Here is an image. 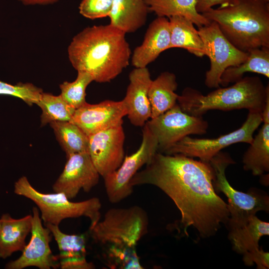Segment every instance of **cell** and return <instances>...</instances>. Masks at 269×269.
Returning a JSON list of instances; mask_svg holds the SVG:
<instances>
[{"label":"cell","instance_id":"cell-30","mask_svg":"<svg viewBox=\"0 0 269 269\" xmlns=\"http://www.w3.org/2000/svg\"><path fill=\"white\" fill-rule=\"evenodd\" d=\"M42 93L41 88L30 83L11 85L0 81V95L19 98L29 106L36 104Z\"/></svg>","mask_w":269,"mask_h":269},{"label":"cell","instance_id":"cell-14","mask_svg":"<svg viewBox=\"0 0 269 269\" xmlns=\"http://www.w3.org/2000/svg\"><path fill=\"white\" fill-rule=\"evenodd\" d=\"M67 158L64 169L52 189L54 192L64 193L71 200L81 189L89 192L98 183L100 175L88 152L73 153Z\"/></svg>","mask_w":269,"mask_h":269},{"label":"cell","instance_id":"cell-1","mask_svg":"<svg viewBox=\"0 0 269 269\" xmlns=\"http://www.w3.org/2000/svg\"><path fill=\"white\" fill-rule=\"evenodd\" d=\"M215 174L209 162L197 160L181 154L157 151L130 181L134 187L149 184L164 192L181 213L183 232L194 227L200 236L216 234L222 224L227 225L230 213L227 204L214 187Z\"/></svg>","mask_w":269,"mask_h":269},{"label":"cell","instance_id":"cell-5","mask_svg":"<svg viewBox=\"0 0 269 269\" xmlns=\"http://www.w3.org/2000/svg\"><path fill=\"white\" fill-rule=\"evenodd\" d=\"M269 97V85L265 86L258 77H245L230 87L218 88L205 95L186 87L178 96L177 104L184 112L194 116H202L213 110L245 109L262 113Z\"/></svg>","mask_w":269,"mask_h":269},{"label":"cell","instance_id":"cell-18","mask_svg":"<svg viewBox=\"0 0 269 269\" xmlns=\"http://www.w3.org/2000/svg\"><path fill=\"white\" fill-rule=\"evenodd\" d=\"M50 231L58 245L57 256L62 269H92L95 266L86 258V238L83 235L67 234L61 231L59 226L44 225Z\"/></svg>","mask_w":269,"mask_h":269},{"label":"cell","instance_id":"cell-6","mask_svg":"<svg viewBox=\"0 0 269 269\" xmlns=\"http://www.w3.org/2000/svg\"><path fill=\"white\" fill-rule=\"evenodd\" d=\"M14 193L31 200L36 205L44 225L59 226L64 219L84 216L90 220L91 228L101 218L102 205L98 198L72 202L63 193H41L35 189L24 176L15 182Z\"/></svg>","mask_w":269,"mask_h":269},{"label":"cell","instance_id":"cell-34","mask_svg":"<svg viewBox=\"0 0 269 269\" xmlns=\"http://www.w3.org/2000/svg\"><path fill=\"white\" fill-rule=\"evenodd\" d=\"M25 5H47L58 2L60 0H17Z\"/></svg>","mask_w":269,"mask_h":269},{"label":"cell","instance_id":"cell-3","mask_svg":"<svg viewBox=\"0 0 269 269\" xmlns=\"http://www.w3.org/2000/svg\"><path fill=\"white\" fill-rule=\"evenodd\" d=\"M146 212L140 207L112 208L90 228L93 241L102 246L106 265L110 268H140L135 247L147 233Z\"/></svg>","mask_w":269,"mask_h":269},{"label":"cell","instance_id":"cell-36","mask_svg":"<svg viewBox=\"0 0 269 269\" xmlns=\"http://www.w3.org/2000/svg\"><path fill=\"white\" fill-rule=\"evenodd\" d=\"M266 1H269V0H265Z\"/></svg>","mask_w":269,"mask_h":269},{"label":"cell","instance_id":"cell-22","mask_svg":"<svg viewBox=\"0 0 269 269\" xmlns=\"http://www.w3.org/2000/svg\"><path fill=\"white\" fill-rule=\"evenodd\" d=\"M170 31L169 49L181 48L194 55L202 57L206 55L203 42L194 24L181 16L168 18Z\"/></svg>","mask_w":269,"mask_h":269},{"label":"cell","instance_id":"cell-12","mask_svg":"<svg viewBox=\"0 0 269 269\" xmlns=\"http://www.w3.org/2000/svg\"><path fill=\"white\" fill-rule=\"evenodd\" d=\"M31 237L29 243L17 259L5 265L8 269H23L35 267L40 269H56L60 267L57 256H54L50 247L52 234L49 229L42 226L37 207L32 208Z\"/></svg>","mask_w":269,"mask_h":269},{"label":"cell","instance_id":"cell-15","mask_svg":"<svg viewBox=\"0 0 269 269\" xmlns=\"http://www.w3.org/2000/svg\"><path fill=\"white\" fill-rule=\"evenodd\" d=\"M127 111L123 100H105L95 104L85 103L75 110L71 122L88 136L98 132L123 125Z\"/></svg>","mask_w":269,"mask_h":269},{"label":"cell","instance_id":"cell-16","mask_svg":"<svg viewBox=\"0 0 269 269\" xmlns=\"http://www.w3.org/2000/svg\"><path fill=\"white\" fill-rule=\"evenodd\" d=\"M152 80L147 67L135 68L129 74L130 83L122 100L130 123L135 127H142L151 118L148 92Z\"/></svg>","mask_w":269,"mask_h":269},{"label":"cell","instance_id":"cell-35","mask_svg":"<svg viewBox=\"0 0 269 269\" xmlns=\"http://www.w3.org/2000/svg\"><path fill=\"white\" fill-rule=\"evenodd\" d=\"M0 226H1V221H0Z\"/></svg>","mask_w":269,"mask_h":269},{"label":"cell","instance_id":"cell-32","mask_svg":"<svg viewBox=\"0 0 269 269\" xmlns=\"http://www.w3.org/2000/svg\"><path fill=\"white\" fill-rule=\"evenodd\" d=\"M243 255V261L249 266L256 264L258 269H267L269 267V254L259 248L247 252Z\"/></svg>","mask_w":269,"mask_h":269},{"label":"cell","instance_id":"cell-27","mask_svg":"<svg viewBox=\"0 0 269 269\" xmlns=\"http://www.w3.org/2000/svg\"><path fill=\"white\" fill-rule=\"evenodd\" d=\"M49 124L67 157L73 153L88 152L89 136L76 125L68 121Z\"/></svg>","mask_w":269,"mask_h":269},{"label":"cell","instance_id":"cell-28","mask_svg":"<svg viewBox=\"0 0 269 269\" xmlns=\"http://www.w3.org/2000/svg\"><path fill=\"white\" fill-rule=\"evenodd\" d=\"M42 110L41 126L55 121L71 122L75 109L70 106L60 95L44 93L36 103Z\"/></svg>","mask_w":269,"mask_h":269},{"label":"cell","instance_id":"cell-13","mask_svg":"<svg viewBox=\"0 0 269 269\" xmlns=\"http://www.w3.org/2000/svg\"><path fill=\"white\" fill-rule=\"evenodd\" d=\"M125 134L123 125L89 136L88 153L100 176L116 170L125 158Z\"/></svg>","mask_w":269,"mask_h":269},{"label":"cell","instance_id":"cell-4","mask_svg":"<svg viewBox=\"0 0 269 269\" xmlns=\"http://www.w3.org/2000/svg\"><path fill=\"white\" fill-rule=\"evenodd\" d=\"M202 14L216 22L229 42L243 52L269 48V1L236 0L233 4L212 8Z\"/></svg>","mask_w":269,"mask_h":269},{"label":"cell","instance_id":"cell-17","mask_svg":"<svg viewBox=\"0 0 269 269\" xmlns=\"http://www.w3.org/2000/svg\"><path fill=\"white\" fill-rule=\"evenodd\" d=\"M170 31L167 17L157 16L149 24L141 44L136 47L132 57L135 68H144L169 49Z\"/></svg>","mask_w":269,"mask_h":269},{"label":"cell","instance_id":"cell-8","mask_svg":"<svg viewBox=\"0 0 269 269\" xmlns=\"http://www.w3.org/2000/svg\"><path fill=\"white\" fill-rule=\"evenodd\" d=\"M262 123L261 113L249 112L244 124L233 132L214 138H197L187 136L171 145L162 153L181 154L209 162L222 149L230 145L239 142L250 144L253 141L255 131Z\"/></svg>","mask_w":269,"mask_h":269},{"label":"cell","instance_id":"cell-26","mask_svg":"<svg viewBox=\"0 0 269 269\" xmlns=\"http://www.w3.org/2000/svg\"><path fill=\"white\" fill-rule=\"evenodd\" d=\"M149 11L157 16L167 18L181 16L190 20L198 27L208 25L211 21L196 10V0H144Z\"/></svg>","mask_w":269,"mask_h":269},{"label":"cell","instance_id":"cell-20","mask_svg":"<svg viewBox=\"0 0 269 269\" xmlns=\"http://www.w3.org/2000/svg\"><path fill=\"white\" fill-rule=\"evenodd\" d=\"M149 12L144 0H114L110 24L125 33L134 32L145 24Z\"/></svg>","mask_w":269,"mask_h":269},{"label":"cell","instance_id":"cell-23","mask_svg":"<svg viewBox=\"0 0 269 269\" xmlns=\"http://www.w3.org/2000/svg\"><path fill=\"white\" fill-rule=\"evenodd\" d=\"M229 230V239L233 250L243 254L259 248L261 238L269 235V223L255 215L243 225Z\"/></svg>","mask_w":269,"mask_h":269},{"label":"cell","instance_id":"cell-21","mask_svg":"<svg viewBox=\"0 0 269 269\" xmlns=\"http://www.w3.org/2000/svg\"><path fill=\"white\" fill-rule=\"evenodd\" d=\"M177 88L174 74L165 71L152 80L148 92L151 115L154 118L171 109L177 103L178 95L175 93Z\"/></svg>","mask_w":269,"mask_h":269},{"label":"cell","instance_id":"cell-9","mask_svg":"<svg viewBox=\"0 0 269 269\" xmlns=\"http://www.w3.org/2000/svg\"><path fill=\"white\" fill-rule=\"evenodd\" d=\"M142 141L139 148L130 155L125 156L121 166L104 177L108 199L117 203L132 194L133 187L130 181L143 165L147 164L158 150V142L146 124L143 127Z\"/></svg>","mask_w":269,"mask_h":269},{"label":"cell","instance_id":"cell-31","mask_svg":"<svg viewBox=\"0 0 269 269\" xmlns=\"http://www.w3.org/2000/svg\"><path fill=\"white\" fill-rule=\"evenodd\" d=\"M114 0H82L80 13L86 18L95 19L109 16Z\"/></svg>","mask_w":269,"mask_h":269},{"label":"cell","instance_id":"cell-33","mask_svg":"<svg viewBox=\"0 0 269 269\" xmlns=\"http://www.w3.org/2000/svg\"><path fill=\"white\" fill-rule=\"evenodd\" d=\"M236 2V0H196V8L198 12L202 14L210 10L214 5L219 4L223 7Z\"/></svg>","mask_w":269,"mask_h":269},{"label":"cell","instance_id":"cell-29","mask_svg":"<svg viewBox=\"0 0 269 269\" xmlns=\"http://www.w3.org/2000/svg\"><path fill=\"white\" fill-rule=\"evenodd\" d=\"M92 81L93 78L89 73L78 71L75 81H65L60 85V96L67 104L76 110L86 103V90Z\"/></svg>","mask_w":269,"mask_h":269},{"label":"cell","instance_id":"cell-7","mask_svg":"<svg viewBox=\"0 0 269 269\" xmlns=\"http://www.w3.org/2000/svg\"><path fill=\"white\" fill-rule=\"evenodd\" d=\"M209 162L215 174V191L223 193L228 198L230 217L227 225L229 229L243 225L259 211H269V197L266 193L256 189L244 193L236 190L229 183L225 170L235 163L229 154L220 151Z\"/></svg>","mask_w":269,"mask_h":269},{"label":"cell","instance_id":"cell-19","mask_svg":"<svg viewBox=\"0 0 269 269\" xmlns=\"http://www.w3.org/2000/svg\"><path fill=\"white\" fill-rule=\"evenodd\" d=\"M0 220V258L4 259L24 250L26 238L31 230L32 215L16 219L6 213Z\"/></svg>","mask_w":269,"mask_h":269},{"label":"cell","instance_id":"cell-11","mask_svg":"<svg viewBox=\"0 0 269 269\" xmlns=\"http://www.w3.org/2000/svg\"><path fill=\"white\" fill-rule=\"evenodd\" d=\"M158 142V152L163 153L172 144L191 134L207 133L208 123L202 116L184 112L177 103L173 107L145 123Z\"/></svg>","mask_w":269,"mask_h":269},{"label":"cell","instance_id":"cell-10","mask_svg":"<svg viewBox=\"0 0 269 269\" xmlns=\"http://www.w3.org/2000/svg\"><path fill=\"white\" fill-rule=\"evenodd\" d=\"M198 30L204 43L205 55L210 61V69L205 75V84L210 88H219L223 72L229 67L244 62L247 58L248 52L238 49L231 44L214 21L198 27Z\"/></svg>","mask_w":269,"mask_h":269},{"label":"cell","instance_id":"cell-24","mask_svg":"<svg viewBox=\"0 0 269 269\" xmlns=\"http://www.w3.org/2000/svg\"><path fill=\"white\" fill-rule=\"evenodd\" d=\"M243 157L244 169L254 176L269 171V123H263Z\"/></svg>","mask_w":269,"mask_h":269},{"label":"cell","instance_id":"cell-2","mask_svg":"<svg viewBox=\"0 0 269 269\" xmlns=\"http://www.w3.org/2000/svg\"><path fill=\"white\" fill-rule=\"evenodd\" d=\"M125 34L110 24L85 28L68 46L72 66L96 82H111L129 65L131 50Z\"/></svg>","mask_w":269,"mask_h":269},{"label":"cell","instance_id":"cell-25","mask_svg":"<svg viewBox=\"0 0 269 269\" xmlns=\"http://www.w3.org/2000/svg\"><path fill=\"white\" fill-rule=\"evenodd\" d=\"M247 72L256 73L269 78V48H258L249 51L244 62L229 67L223 72L220 85L225 87L230 83H235Z\"/></svg>","mask_w":269,"mask_h":269}]
</instances>
